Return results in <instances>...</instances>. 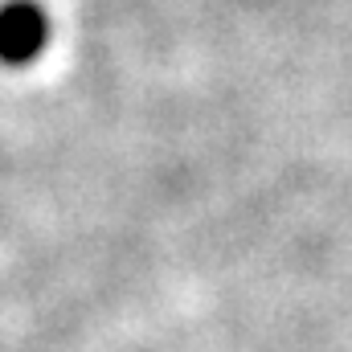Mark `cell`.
Masks as SVG:
<instances>
[{"mask_svg": "<svg viewBox=\"0 0 352 352\" xmlns=\"http://www.w3.org/2000/svg\"><path fill=\"white\" fill-rule=\"evenodd\" d=\"M50 37V21L37 4H8L0 8V58L4 62H29L41 54Z\"/></svg>", "mask_w": 352, "mask_h": 352, "instance_id": "obj_1", "label": "cell"}]
</instances>
